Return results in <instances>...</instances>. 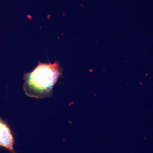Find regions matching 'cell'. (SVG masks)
Returning <instances> with one entry per match:
<instances>
[{"label": "cell", "mask_w": 153, "mask_h": 153, "mask_svg": "<svg viewBox=\"0 0 153 153\" xmlns=\"http://www.w3.org/2000/svg\"><path fill=\"white\" fill-rule=\"evenodd\" d=\"M62 74L60 64L40 63L34 70L25 74L24 90L26 95L40 99L52 96L55 84Z\"/></svg>", "instance_id": "1"}, {"label": "cell", "mask_w": 153, "mask_h": 153, "mask_svg": "<svg viewBox=\"0 0 153 153\" xmlns=\"http://www.w3.org/2000/svg\"><path fill=\"white\" fill-rule=\"evenodd\" d=\"M15 144V138L10 127L6 121L0 117V146L11 153H16Z\"/></svg>", "instance_id": "2"}]
</instances>
